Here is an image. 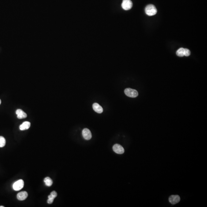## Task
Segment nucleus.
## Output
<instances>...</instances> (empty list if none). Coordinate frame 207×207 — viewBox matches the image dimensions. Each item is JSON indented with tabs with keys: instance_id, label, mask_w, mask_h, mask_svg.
Masks as SVG:
<instances>
[{
	"instance_id": "obj_18",
	"label": "nucleus",
	"mask_w": 207,
	"mask_h": 207,
	"mask_svg": "<svg viewBox=\"0 0 207 207\" xmlns=\"http://www.w3.org/2000/svg\"><path fill=\"white\" fill-rule=\"evenodd\" d=\"M0 207H4L3 206H0Z\"/></svg>"
},
{
	"instance_id": "obj_10",
	"label": "nucleus",
	"mask_w": 207,
	"mask_h": 207,
	"mask_svg": "<svg viewBox=\"0 0 207 207\" xmlns=\"http://www.w3.org/2000/svg\"><path fill=\"white\" fill-rule=\"evenodd\" d=\"M28 193L26 191H22L19 193L17 195V198L19 200L23 201L27 198Z\"/></svg>"
},
{
	"instance_id": "obj_7",
	"label": "nucleus",
	"mask_w": 207,
	"mask_h": 207,
	"mask_svg": "<svg viewBox=\"0 0 207 207\" xmlns=\"http://www.w3.org/2000/svg\"><path fill=\"white\" fill-rule=\"evenodd\" d=\"M180 200V198L178 195H172L169 198V201L173 205L177 204Z\"/></svg>"
},
{
	"instance_id": "obj_6",
	"label": "nucleus",
	"mask_w": 207,
	"mask_h": 207,
	"mask_svg": "<svg viewBox=\"0 0 207 207\" xmlns=\"http://www.w3.org/2000/svg\"><path fill=\"white\" fill-rule=\"evenodd\" d=\"M82 135L84 138L86 140H89L92 138V134L89 129L85 128L82 131Z\"/></svg>"
},
{
	"instance_id": "obj_2",
	"label": "nucleus",
	"mask_w": 207,
	"mask_h": 207,
	"mask_svg": "<svg viewBox=\"0 0 207 207\" xmlns=\"http://www.w3.org/2000/svg\"><path fill=\"white\" fill-rule=\"evenodd\" d=\"M124 93L126 95L130 97H137L138 95V93L136 90H133L130 88H126L124 90Z\"/></svg>"
},
{
	"instance_id": "obj_4",
	"label": "nucleus",
	"mask_w": 207,
	"mask_h": 207,
	"mask_svg": "<svg viewBox=\"0 0 207 207\" xmlns=\"http://www.w3.org/2000/svg\"><path fill=\"white\" fill-rule=\"evenodd\" d=\"M132 6V2L131 0H123L122 7L125 10H128L131 9Z\"/></svg>"
},
{
	"instance_id": "obj_12",
	"label": "nucleus",
	"mask_w": 207,
	"mask_h": 207,
	"mask_svg": "<svg viewBox=\"0 0 207 207\" xmlns=\"http://www.w3.org/2000/svg\"><path fill=\"white\" fill-rule=\"evenodd\" d=\"M30 123L28 121H26L23 122L22 124L20 125V129L21 131H24V130H27L30 127Z\"/></svg>"
},
{
	"instance_id": "obj_5",
	"label": "nucleus",
	"mask_w": 207,
	"mask_h": 207,
	"mask_svg": "<svg viewBox=\"0 0 207 207\" xmlns=\"http://www.w3.org/2000/svg\"><path fill=\"white\" fill-rule=\"evenodd\" d=\"M113 151L117 154H122L124 152V149L120 145L116 144L113 147Z\"/></svg>"
},
{
	"instance_id": "obj_13",
	"label": "nucleus",
	"mask_w": 207,
	"mask_h": 207,
	"mask_svg": "<svg viewBox=\"0 0 207 207\" xmlns=\"http://www.w3.org/2000/svg\"><path fill=\"white\" fill-rule=\"evenodd\" d=\"M44 182L45 183L47 187H51L53 184V181L50 177H46L44 180Z\"/></svg>"
},
{
	"instance_id": "obj_11",
	"label": "nucleus",
	"mask_w": 207,
	"mask_h": 207,
	"mask_svg": "<svg viewBox=\"0 0 207 207\" xmlns=\"http://www.w3.org/2000/svg\"><path fill=\"white\" fill-rule=\"evenodd\" d=\"M93 110L98 113H101L103 112V109L102 107L97 103H94L93 104Z\"/></svg>"
},
{
	"instance_id": "obj_14",
	"label": "nucleus",
	"mask_w": 207,
	"mask_h": 207,
	"mask_svg": "<svg viewBox=\"0 0 207 207\" xmlns=\"http://www.w3.org/2000/svg\"><path fill=\"white\" fill-rule=\"evenodd\" d=\"M176 55L179 57H183L185 56V48H181L177 50Z\"/></svg>"
},
{
	"instance_id": "obj_16",
	"label": "nucleus",
	"mask_w": 207,
	"mask_h": 207,
	"mask_svg": "<svg viewBox=\"0 0 207 207\" xmlns=\"http://www.w3.org/2000/svg\"><path fill=\"white\" fill-rule=\"evenodd\" d=\"M191 54L190 51L187 48H185V56H189Z\"/></svg>"
},
{
	"instance_id": "obj_1",
	"label": "nucleus",
	"mask_w": 207,
	"mask_h": 207,
	"mask_svg": "<svg viewBox=\"0 0 207 207\" xmlns=\"http://www.w3.org/2000/svg\"><path fill=\"white\" fill-rule=\"evenodd\" d=\"M145 12L147 15L151 16L155 15L157 11L155 5L149 4L147 5L145 7Z\"/></svg>"
},
{
	"instance_id": "obj_8",
	"label": "nucleus",
	"mask_w": 207,
	"mask_h": 207,
	"mask_svg": "<svg viewBox=\"0 0 207 207\" xmlns=\"http://www.w3.org/2000/svg\"><path fill=\"white\" fill-rule=\"evenodd\" d=\"M57 196V193L55 191H53L48 196L47 203L48 204H51L53 203L54 199Z\"/></svg>"
},
{
	"instance_id": "obj_3",
	"label": "nucleus",
	"mask_w": 207,
	"mask_h": 207,
	"mask_svg": "<svg viewBox=\"0 0 207 207\" xmlns=\"http://www.w3.org/2000/svg\"><path fill=\"white\" fill-rule=\"evenodd\" d=\"M24 187V181L22 180H20L16 181L13 185V188L14 190L18 191L22 189Z\"/></svg>"
},
{
	"instance_id": "obj_9",
	"label": "nucleus",
	"mask_w": 207,
	"mask_h": 207,
	"mask_svg": "<svg viewBox=\"0 0 207 207\" xmlns=\"http://www.w3.org/2000/svg\"><path fill=\"white\" fill-rule=\"evenodd\" d=\"M16 113L17 115V118L19 119H24L27 117V113L21 109H17L16 111Z\"/></svg>"
},
{
	"instance_id": "obj_17",
	"label": "nucleus",
	"mask_w": 207,
	"mask_h": 207,
	"mask_svg": "<svg viewBox=\"0 0 207 207\" xmlns=\"http://www.w3.org/2000/svg\"><path fill=\"white\" fill-rule=\"evenodd\" d=\"M1 100L0 99V104H1Z\"/></svg>"
},
{
	"instance_id": "obj_15",
	"label": "nucleus",
	"mask_w": 207,
	"mask_h": 207,
	"mask_svg": "<svg viewBox=\"0 0 207 207\" xmlns=\"http://www.w3.org/2000/svg\"><path fill=\"white\" fill-rule=\"evenodd\" d=\"M6 141L4 138L2 136H0V147H3L5 145Z\"/></svg>"
}]
</instances>
